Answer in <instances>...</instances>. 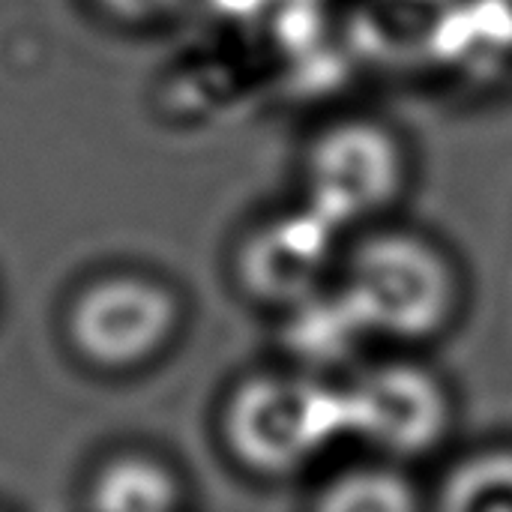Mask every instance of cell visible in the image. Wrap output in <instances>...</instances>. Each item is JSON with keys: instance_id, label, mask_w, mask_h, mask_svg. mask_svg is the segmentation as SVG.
<instances>
[{"instance_id": "4", "label": "cell", "mask_w": 512, "mask_h": 512, "mask_svg": "<svg viewBox=\"0 0 512 512\" xmlns=\"http://www.w3.org/2000/svg\"><path fill=\"white\" fill-rule=\"evenodd\" d=\"M183 324L180 294L138 270H114L84 282L66 309L75 354L105 372H129L156 360Z\"/></svg>"}, {"instance_id": "2", "label": "cell", "mask_w": 512, "mask_h": 512, "mask_svg": "<svg viewBox=\"0 0 512 512\" xmlns=\"http://www.w3.org/2000/svg\"><path fill=\"white\" fill-rule=\"evenodd\" d=\"M231 456L258 477H291L348 438L342 384L327 375L282 369L240 381L222 414Z\"/></svg>"}, {"instance_id": "3", "label": "cell", "mask_w": 512, "mask_h": 512, "mask_svg": "<svg viewBox=\"0 0 512 512\" xmlns=\"http://www.w3.org/2000/svg\"><path fill=\"white\" fill-rule=\"evenodd\" d=\"M414 177L411 147L378 117L324 123L303 147L300 189L309 210L345 237L381 225L405 201Z\"/></svg>"}, {"instance_id": "9", "label": "cell", "mask_w": 512, "mask_h": 512, "mask_svg": "<svg viewBox=\"0 0 512 512\" xmlns=\"http://www.w3.org/2000/svg\"><path fill=\"white\" fill-rule=\"evenodd\" d=\"M312 512H426L414 483L390 465H357L321 486Z\"/></svg>"}, {"instance_id": "10", "label": "cell", "mask_w": 512, "mask_h": 512, "mask_svg": "<svg viewBox=\"0 0 512 512\" xmlns=\"http://www.w3.org/2000/svg\"><path fill=\"white\" fill-rule=\"evenodd\" d=\"M435 512H512V450H480L444 480Z\"/></svg>"}, {"instance_id": "6", "label": "cell", "mask_w": 512, "mask_h": 512, "mask_svg": "<svg viewBox=\"0 0 512 512\" xmlns=\"http://www.w3.org/2000/svg\"><path fill=\"white\" fill-rule=\"evenodd\" d=\"M345 240L306 204L276 210L240 237L234 276L252 300L285 312L336 282Z\"/></svg>"}, {"instance_id": "11", "label": "cell", "mask_w": 512, "mask_h": 512, "mask_svg": "<svg viewBox=\"0 0 512 512\" xmlns=\"http://www.w3.org/2000/svg\"><path fill=\"white\" fill-rule=\"evenodd\" d=\"M102 15L126 27H150L171 18L183 0H90Z\"/></svg>"}, {"instance_id": "7", "label": "cell", "mask_w": 512, "mask_h": 512, "mask_svg": "<svg viewBox=\"0 0 512 512\" xmlns=\"http://www.w3.org/2000/svg\"><path fill=\"white\" fill-rule=\"evenodd\" d=\"M282 315V345L294 360V369L303 372H336L372 342V333L336 282L285 309Z\"/></svg>"}, {"instance_id": "5", "label": "cell", "mask_w": 512, "mask_h": 512, "mask_svg": "<svg viewBox=\"0 0 512 512\" xmlns=\"http://www.w3.org/2000/svg\"><path fill=\"white\" fill-rule=\"evenodd\" d=\"M348 438L390 459L432 453L453 426V399L441 375L411 360L360 369L342 384Z\"/></svg>"}, {"instance_id": "8", "label": "cell", "mask_w": 512, "mask_h": 512, "mask_svg": "<svg viewBox=\"0 0 512 512\" xmlns=\"http://www.w3.org/2000/svg\"><path fill=\"white\" fill-rule=\"evenodd\" d=\"M183 507V480L147 453H117L87 483V512H183Z\"/></svg>"}, {"instance_id": "1", "label": "cell", "mask_w": 512, "mask_h": 512, "mask_svg": "<svg viewBox=\"0 0 512 512\" xmlns=\"http://www.w3.org/2000/svg\"><path fill=\"white\" fill-rule=\"evenodd\" d=\"M336 288L372 339L390 342L435 339L462 306L453 255L435 237L390 219L345 240Z\"/></svg>"}]
</instances>
